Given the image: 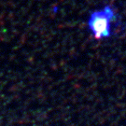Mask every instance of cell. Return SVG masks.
I'll use <instances>...</instances> for the list:
<instances>
[{
  "instance_id": "cell-1",
  "label": "cell",
  "mask_w": 126,
  "mask_h": 126,
  "mask_svg": "<svg viewBox=\"0 0 126 126\" xmlns=\"http://www.w3.org/2000/svg\"><path fill=\"white\" fill-rule=\"evenodd\" d=\"M116 19V14L111 7H106L103 10L95 11L91 15L88 25L96 39L108 37L111 34V23Z\"/></svg>"
}]
</instances>
